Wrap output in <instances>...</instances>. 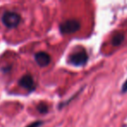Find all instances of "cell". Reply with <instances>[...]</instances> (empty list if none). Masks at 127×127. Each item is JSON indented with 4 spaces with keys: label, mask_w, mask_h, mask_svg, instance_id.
I'll list each match as a JSON object with an SVG mask.
<instances>
[{
    "label": "cell",
    "mask_w": 127,
    "mask_h": 127,
    "mask_svg": "<svg viewBox=\"0 0 127 127\" xmlns=\"http://www.w3.org/2000/svg\"><path fill=\"white\" fill-rule=\"evenodd\" d=\"M124 39H125V36L123 34H117L113 37L111 43L114 46H118L119 44H121L123 43Z\"/></svg>",
    "instance_id": "obj_6"
},
{
    "label": "cell",
    "mask_w": 127,
    "mask_h": 127,
    "mask_svg": "<svg viewBox=\"0 0 127 127\" xmlns=\"http://www.w3.org/2000/svg\"><path fill=\"white\" fill-rule=\"evenodd\" d=\"M81 27L80 22L76 19H70L60 24L59 30L63 34H71L78 32Z\"/></svg>",
    "instance_id": "obj_2"
},
{
    "label": "cell",
    "mask_w": 127,
    "mask_h": 127,
    "mask_svg": "<svg viewBox=\"0 0 127 127\" xmlns=\"http://www.w3.org/2000/svg\"><path fill=\"white\" fill-rule=\"evenodd\" d=\"M35 60L38 65L42 66H47L51 62V57L49 54L44 51H39V52L35 54Z\"/></svg>",
    "instance_id": "obj_5"
},
{
    "label": "cell",
    "mask_w": 127,
    "mask_h": 127,
    "mask_svg": "<svg viewBox=\"0 0 127 127\" xmlns=\"http://www.w3.org/2000/svg\"><path fill=\"white\" fill-rule=\"evenodd\" d=\"M42 124H43L42 121H37V122H35V123L32 124V125H30L29 126H27V127H39L41 125H42Z\"/></svg>",
    "instance_id": "obj_8"
},
{
    "label": "cell",
    "mask_w": 127,
    "mask_h": 127,
    "mask_svg": "<svg viewBox=\"0 0 127 127\" xmlns=\"http://www.w3.org/2000/svg\"><path fill=\"white\" fill-rule=\"evenodd\" d=\"M69 61L75 66H83L88 61V55L85 50H80L70 56Z\"/></svg>",
    "instance_id": "obj_3"
},
{
    "label": "cell",
    "mask_w": 127,
    "mask_h": 127,
    "mask_svg": "<svg viewBox=\"0 0 127 127\" xmlns=\"http://www.w3.org/2000/svg\"><path fill=\"white\" fill-rule=\"evenodd\" d=\"M19 85H20V86L26 89V90L30 91V92L33 91L36 87L33 78H32V76H30V75H25V76L22 77L19 80Z\"/></svg>",
    "instance_id": "obj_4"
},
{
    "label": "cell",
    "mask_w": 127,
    "mask_h": 127,
    "mask_svg": "<svg viewBox=\"0 0 127 127\" xmlns=\"http://www.w3.org/2000/svg\"><path fill=\"white\" fill-rule=\"evenodd\" d=\"M37 110H38V111L40 113H46L48 111V107L46 104H39L38 106H37Z\"/></svg>",
    "instance_id": "obj_7"
},
{
    "label": "cell",
    "mask_w": 127,
    "mask_h": 127,
    "mask_svg": "<svg viewBox=\"0 0 127 127\" xmlns=\"http://www.w3.org/2000/svg\"><path fill=\"white\" fill-rule=\"evenodd\" d=\"M2 23L5 27L10 29L16 28L18 26L21 21V16L15 11H8L3 14L2 16Z\"/></svg>",
    "instance_id": "obj_1"
},
{
    "label": "cell",
    "mask_w": 127,
    "mask_h": 127,
    "mask_svg": "<svg viewBox=\"0 0 127 127\" xmlns=\"http://www.w3.org/2000/svg\"><path fill=\"white\" fill-rule=\"evenodd\" d=\"M122 92L123 93H125V92H127V79L125 80V82L124 83L123 86H122Z\"/></svg>",
    "instance_id": "obj_9"
}]
</instances>
